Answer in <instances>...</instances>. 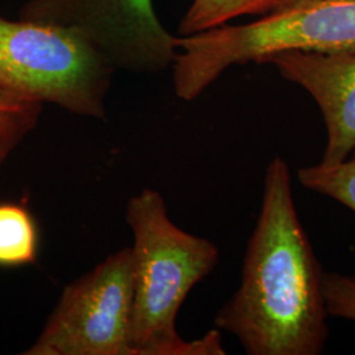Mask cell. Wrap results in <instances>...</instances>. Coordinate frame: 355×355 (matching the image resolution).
Listing matches in <instances>:
<instances>
[{"label":"cell","mask_w":355,"mask_h":355,"mask_svg":"<svg viewBox=\"0 0 355 355\" xmlns=\"http://www.w3.org/2000/svg\"><path fill=\"white\" fill-rule=\"evenodd\" d=\"M116 69L89 40L61 26L0 16V91L104 120Z\"/></svg>","instance_id":"277c9868"},{"label":"cell","mask_w":355,"mask_h":355,"mask_svg":"<svg viewBox=\"0 0 355 355\" xmlns=\"http://www.w3.org/2000/svg\"><path fill=\"white\" fill-rule=\"evenodd\" d=\"M322 293L329 316L355 322V275L324 272Z\"/></svg>","instance_id":"7c38bea8"},{"label":"cell","mask_w":355,"mask_h":355,"mask_svg":"<svg viewBox=\"0 0 355 355\" xmlns=\"http://www.w3.org/2000/svg\"><path fill=\"white\" fill-rule=\"evenodd\" d=\"M280 6L282 0H193L179 24V32L183 36L200 33L240 16L267 15Z\"/></svg>","instance_id":"9c48e42d"},{"label":"cell","mask_w":355,"mask_h":355,"mask_svg":"<svg viewBox=\"0 0 355 355\" xmlns=\"http://www.w3.org/2000/svg\"><path fill=\"white\" fill-rule=\"evenodd\" d=\"M133 233V349L135 355H225L221 330L183 340L178 312L191 290L218 262L214 242L177 227L158 191L144 189L127 208Z\"/></svg>","instance_id":"7a4b0ae2"},{"label":"cell","mask_w":355,"mask_h":355,"mask_svg":"<svg viewBox=\"0 0 355 355\" xmlns=\"http://www.w3.org/2000/svg\"><path fill=\"white\" fill-rule=\"evenodd\" d=\"M133 258L130 248L108 255L66 286L26 355H135Z\"/></svg>","instance_id":"5b68a950"},{"label":"cell","mask_w":355,"mask_h":355,"mask_svg":"<svg viewBox=\"0 0 355 355\" xmlns=\"http://www.w3.org/2000/svg\"><path fill=\"white\" fill-rule=\"evenodd\" d=\"M324 271L299 218L282 157L267 166L241 284L215 318L249 355H318L329 337Z\"/></svg>","instance_id":"6da1fadb"},{"label":"cell","mask_w":355,"mask_h":355,"mask_svg":"<svg viewBox=\"0 0 355 355\" xmlns=\"http://www.w3.org/2000/svg\"><path fill=\"white\" fill-rule=\"evenodd\" d=\"M38 248L37 224L26 204L0 203V267L35 265Z\"/></svg>","instance_id":"ba28073f"},{"label":"cell","mask_w":355,"mask_h":355,"mask_svg":"<svg viewBox=\"0 0 355 355\" xmlns=\"http://www.w3.org/2000/svg\"><path fill=\"white\" fill-rule=\"evenodd\" d=\"M297 180L306 190L329 196L355 212V157L333 165L300 167Z\"/></svg>","instance_id":"30bf717a"},{"label":"cell","mask_w":355,"mask_h":355,"mask_svg":"<svg viewBox=\"0 0 355 355\" xmlns=\"http://www.w3.org/2000/svg\"><path fill=\"white\" fill-rule=\"evenodd\" d=\"M266 64L318 103L327 127L321 164H338L355 154V51H280Z\"/></svg>","instance_id":"52a82bcc"},{"label":"cell","mask_w":355,"mask_h":355,"mask_svg":"<svg viewBox=\"0 0 355 355\" xmlns=\"http://www.w3.org/2000/svg\"><path fill=\"white\" fill-rule=\"evenodd\" d=\"M311 1H322V0H282V6L283 7H288V6H295V4H303V3H311Z\"/></svg>","instance_id":"4fadbf2b"},{"label":"cell","mask_w":355,"mask_h":355,"mask_svg":"<svg viewBox=\"0 0 355 355\" xmlns=\"http://www.w3.org/2000/svg\"><path fill=\"white\" fill-rule=\"evenodd\" d=\"M173 83L191 102L232 66L266 64L280 51H355V0H322L267 13L258 21L178 37Z\"/></svg>","instance_id":"3957f363"},{"label":"cell","mask_w":355,"mask_h":355,"mask_svg":"<svg viewBox=\"0 0 355 355\" xmlns=\"http://www.w3.org/2000/svg\"><path fill=\"white\" fill-rule=\"evenodd\" d=\"M19 19L76 32L116 70L161 73L178 53V37L162 26L153 0H26Z\"/></svg>","instance_id":"8992f818"},{"label":"cell","mask_w":355,"mask_h":355,"mask_svg":"<svg viewBox=\"0 0 355 355\" xmlns=\"http://www.w3.org/2000/svg\"><path fill=\"white\" fill-rule=\"evenodd\" d=\"M44 104L21 101L0 91V165L37 127Z\"/></svg>","instance_id":"8fae6325"}]
</instances>
